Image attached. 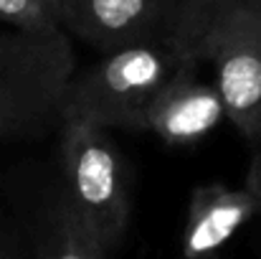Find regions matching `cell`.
Here are the masks:
<instances>
[{
  "mask_svg": "<svg viewBox=\"0 0 261 259\" xmlns=\"http://www.w3.org/2000/svg\"><path fill=\"white\" fill-rule=\"evenodd\" d=\"M261 214V150L254 153L241 188L208 183L193 191L182 229V257H213L246 221Z\"/></svg>",
  "mask_w": 261,
  "mask_h": 259,
  "instance_id": "6",
  "label": "cell"
},
{
  "mask_svg": "<svg viewBox=\"0 0 261 259\" xmlns=\"http://www.w3.org/2000/svg\"><path fill=\"white\" fill-rule=\"evenodd\" d=\"M36 259H107L104 247L61 191L46 203L38 219Z\"/></svg>",
  "mask_w": 261,
  "mask_h": 259,
  "instance_id": "8",
  "label": "cell"
},
{
  "mask_svg": "<svg viewBox=\"0 0 261 259\" xmlns=\"http://www.w3.org/2000/svg\"><path fill=\"white\" fill-rule=\"evenodd\" d=\"M59 127L61 193L109 254L129 226V166L109 130L87 120H64Z\"/></svg>",
  "mask_w": 261,
  "mask_h": 259,
  "instance_id": "3",
  "label": "cell"
},
{
  "mask_svg": "<svg viewBox=\"0 0 261 259\" xmlns=\"http://www.w3.org/2000/svg\"><path fill=\"white\" fill-rule=\"evenodd\" d=\"M0 259H23L18 242L5 229H0Z\"/></svg>",
  "mask_w": 261,
  "mask_h": 259,
  "instance_id": "11",
  "label": "cell"
},
{
  "mask_svg": "<svg viewBox=\"0 0 261 259\" xmlns=\"http://www.w3.org/2000/svg\"><path fill=\"white\" fill-rule=\"evenodd\" d=\"M259 216H261V214H259Z\"/></svg>",
  "mask_w": 261,
  "mask_h": 259,
  "instance_id": "13",
  "label": "cell"
},
{
  "mask_svg": "<svg viewBox=\"0 0 261 259\" xmlns=\"http://www.w3.org/2000/svg\"><path fill=\"white\" fill-rule=\"evenodd\" d=\"M213 64L216 94L226 120L261 150V0H236L200 46Z\"/></svg>",
  "mask_w": 261,
  "mask_h": 259,
  "instance_id": "4",
  "label": "cell"
},
{
  "mask_svg": "<svg viewBox=\"0 0 261 259\" xmlns=\"http://www.w3.org/2000/svg\"><path fill=\"white\" fill-rule=\"evenodd\" d=\"M177 10L180 0H64L61 28L99 54L137 43L170 46Z\"/></svg>",
  "mask_w": 261,
  "mask_h": 259,
  "instance_id": "5",
  "label": "cell"
},
{
  "mask_svg": "<svg viewBox=\"0 0 261 259\" xmlns=\"http://www.w3.org/2000/svg\"><path fill=\"white\" fill-rule=\"evenodd\" d=\"M0 20L25 33L64 31L61 5L56 0H0Z\"/></svg>",
  "mask_w": 261,
  "mask_h": 259,
  "instance_id": "10",
  "label": "cell"
},
{
  "mask_svg": "<svg viewBox=\"0 0 261 259\" xmlns=\"http://www.w3.org/2000/svg\"><path fill=\"white\" fill-rule=\"evenodd\" d=\"M74 72L66 31H0V145L38 140L61 125V99Z\"/></svg>",
  "mask_w": 261,
  "mask_h": 259,
  "instance_id": "1",
  "label": "cell"
},
{
  "mask_svg": "<svg viewBox=\"0 0 261 259\" xmlns=\"http://www.w3.org/2000/svg\"><path fill=\"white\" fill-rule=\"evenodd\" d=\"M195 66L182 64L160 86L142 117V132H155L170 148L203 140L226 120L216 89L195 79Z\"/></svg>",
  "mask_w": 261,
  "mask_h": 259,
  "instance_id": "7",
  "label": "cell"
},
{
  "mask_svg": "<svg viewBox=\"0 0 261 259\" xmlns=\"http://www.w3.org/2000/svg\"><path fill=\"white\" fill-rule=\"evenodd\" d=\"M236 0H180L177 23L173 33V51L188 64H200V46L216 20Z\"/></svg>",
  "mask_w": 261,
  "mask_h": 259,
  "instance_id": "9",
  "label": "cell"
},
{
  "mask_svg": "<svg viewBox=\"0 0 261 259\" xmlns=\"http://www.w3.org/2000/svg\"><path fill=\"white\" fill-rule=\"evenodd\" d=\"M56 3H59V5H64V0H56Z\"/></svg>",
  "mask_w": 261,
  "mask_h": 259,
  "instance_id": "12",
  "label": "cell"
},
{
  "mask_svg": "<svg viewBox=\"0 0 261 259\" xmlns=\"http://www.w3.org/2000/svg\"><path fill=\"white\" fill-rule=\"evenodd\" d=\"M188 64L168 43H137L101 54L82 74L74 72L61 99L64 120H87L104 130H140L152 97Z\"/></svg>",
  "mask_w": 261,
  "mask_h": 259,
  "instance_id": "2",
  "label": "cell"
}]
</instances>
